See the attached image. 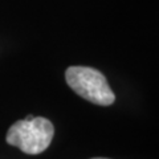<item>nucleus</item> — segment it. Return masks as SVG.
I'll return each mask as SVG.
<instances>
[{"instance_id": "1", "label": "nucleus", "mask_w": 159, "mask_h": 159, "mask_svg": "<svg viewBox=\"0 0 159 159\" xmlns=\"http://www.w3.org/2000/svg\"><path fill=\"white\" fill-rule=\"evenodd\" d=\"M54 135V126L44 117L20 119L9 127L6 141L29 155H37L47 150Z\"/></svg>"}, {"instance_id": "2", "label": "nucleus", "mask_w": 159, "mask_h": 159, "mask_svg": "<svg viewBox=\"0 0 159 159\" xmlns=\"http://www.w3.org/2000/svg\"><path fill=\"white\" fill-rule=\"evenodd\" d=\"M65 80L73 92L92 103L109 106L116 101L106 77L94 68L69 66L65 72Z\"/></svg>"}, {"instance_id": "3", "label": "nucleus", "mask_w": 159, "mask_h": 159, "mask_svg": "<svg viewBox=\"0 0 159 159\" xmlns=\"http://www.w3.org/2000/svg\"><path fill=\"white\" fill-rule=\"evenodd\" d=\"M92 159H109V158H92Z\"/></svg>"}]
</instances>
